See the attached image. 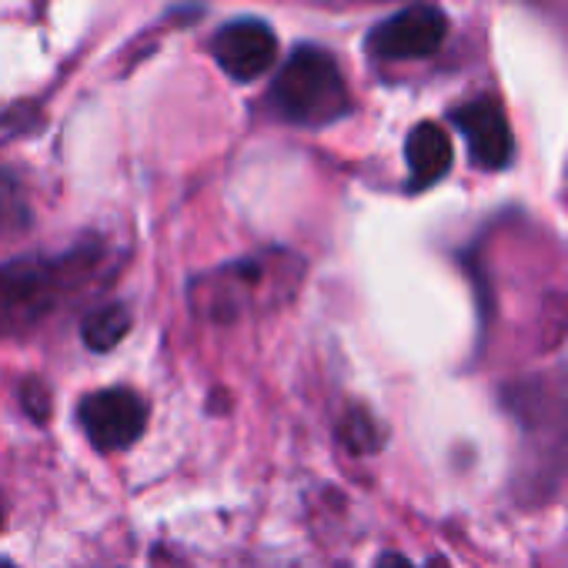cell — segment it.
<instances>
[{"instance_id":"cell-1","label":"cell","mask_w":568,"mask_h":568,"mask_svg":"<svg viewBox=\"0 0 568 568\" xmlns=\"http://www.w3.org/2000/svg\"><path fill=\"white\" fill-rule=\"evenodd\" d=\"M271 108L292 124L318 128L348 114L352 98L335 58L322 48H298L271 84Z\"/></svg>"},{"instance_id":"cell-2","label":"cell","mask_w":568,"mask_h":568,"mask_svg":"<svg viewBox=\"0 0 568 568\" xmlns=\"http://www.w3.org/2000/svg\"><path fill=\"white\" fill-rule=\"evenodd\" d=\"M61 271L38 257H18L0 267V338L34 328L58 302Z\"/></svg>"},{"instance_id":"cell-3","label":"cell","mask_w":568,"mask_h":568,"mask_svg":"<svg viewBox=\"0 0 568 568\" xmlns=\"http://www.w3.org/2000/svg\"><path fill=\"white\" fill-rule=\"evenodd\" d=\"M81 425L94 448L101 452H124L131 448L148 425V405L128 388L94 392L81 402Z\"/></svg>"},{"instance_id":"cell-4","label":"cell","mask_w":568,"mask_h":568,"mask_svg":"<svg viewBox=\"0 0 568 568\" xmlns=\"http://www.w3.org/2000/svg\"><path fill=\"white\" fill-rule=\"evenodd\" d=\"M445 34H448L445 14L432 4H415L382 21L368 34V51L385 61H415V58L435 54Z\"/></svg>"},{"instance_id":"cell-5","label":"cell","mask_w":568,"mask_h":568,"mask_svg":"<svg viewBox=\"0 0 568 568\" xmlns=\"http://www.w3.org/2000/svg\"><path fill=\"white\" fill-rule=\"evenodd\" d=\"M455 128L465 134L468 141V151H471V161L485 171H501L508 161H511V128H508V118L505 111L481 98V101H468L462 104L455 114H452Z\"/></svg>"},{"instance_id":"cell-6","label":"cell","mask_w":568,"mask_h":568,"mask_svg":"<svg viewBox=\"0 0 568 568\" xmlns=\"http://www.w3.org/2000/svg\"><path fill=\"white\" fill-rule=\"evenodd\" d=\"M277 54L274 34L261 21H231L214 34V58L234 81H254L261 78Z\"/></svg>"},{"instance_id":"cell-7","label":"cell","mask_w":568,"mask_h":568,"mask_svg":"<svg viewBox=\"0 0 568 568\" xmlns=\"http://www.w3.org/2000/svg\"><path fill=\"white\" fill-rule=\"evenodd\" d=\"M405 158H408V171H412V191L432 187L452 168V141L438 124L425 121L408 134Z\"/></svg>"},{"instance_id":"cell-8","label":"cell","mask_w":568,"mask_h":568,"mask_svg":"<svg viewBox=\"0 0 568 568\" xmlns=\"http://www.w3.org/2000/svg\"><path fill=\"white\" fill-rule=\"evenodd\" d=\"M131 332V315L124 305H104L84 322V345L91 352H111Z\"/></svg>"},{"instance_id":"cell-9","label":"cell","mask_w":568,"mask_h":568,"mask_svg":"<svg viewBox=\"0 0 568 568\" xmlns=\"http://www.w3.org/2000/svg\"><path fill=\"white\" fill-rule=\"evenodd\" d=\"M28 224H31V204L24 184L14 174L0 171V237H11Z\"/></svg>"},{"instance_id":"cell-10","label":"cell","mask_w":568,"mask_h":568,"mask_svg":"<svg viewBox=\"0 0 568 568\" xmlns=\"http://www.w3.org/2000/svg\"><path fill=\"white\" fill-rule=\"evenodd\" d=\"M345 442L352 445V452H375L382 445V435L365 412H352L345 422Z\"/></svg>"},{"instance_id":"cell-11","label":"cell","mask_w":568,"mask_h":568,"mask_svg":"<svg viewBox=\"0 0 568 568\" xmlns=\"http://www.w3.org/2000/svg\"><path fill=\"white\" fill-rule=\"evenodd\" d=\"M21 398H24V408H28V415H34L38 422H44V418H48L51 395H48V388H44L38 378L24 382V388H21Z\"/></svg>"},{"instance_id":"cell-12","label":"cell","mask_w":568,"mask_h":568,"mask_svg":"<svg viewBox=\"0 0 568 568\" xmlns=\"http://www.w3.org/2000/svg\"><path fill=\"white\" fill-rule=\"evenodd\" d=\"M375 568H415L405 555H398V551H385L378 561H375Z\"/></svg>"},{"instance_id":"cell-13","label":"cell","mask_w":568,"mask_h":568,"mask_svg":"<svg viewBox=\"0 0 568 568\" xmlns=\"http://www.w3.org/2000/svg\"><path fill=\"white\" fill-rule=\"evenodd\" d=\"M0 568H14V565L11 561H0Z\"/></svg>"},{"instance_id":"cell-14","label":"cell","mask_w":568,"mask_h":568,"mask_svg":"<svg viewBox=\"0 0 568 568\" xmlns=\"http://www.w3.org/2000/svg\"><path fill=\"white\" fill-rule=\"evenodd\" d=\"M0 525H4V511H0Z\"/></svg>"}]
</instances>
